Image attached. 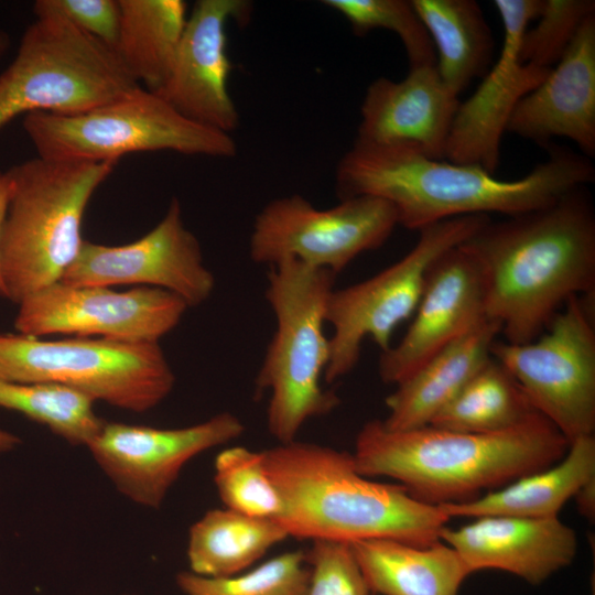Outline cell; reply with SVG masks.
<instances>
[{"instance_id": "cell-1", "label": "cell", "mask_w": 595, "mask_h": 595, "mask_svg": "<svg viewBox=\"0 0 595 595\" xmlns=\"http://www.w3.org/2000/svg\"><path fill=\"white\" fill-rule=\"evenodd\" d=\"M476 261L486 317L504 340L539 337L573 296L595 295V210L587 186L556 202L486 223L461 244Z\"/></svg>"}, {"instance_id": "cell-2", "label": "cell", "mask_w": 595, "mask_h": 595, "mask_svg": "<svg viewBox=\"0 0 595 595\" xmlns=\"http://www.w3.org/2000/svg\"><path fill=\"white\" fill-rule=\"evenodd\" d=\"M594 180L591 159L560 147L523 177L499 180L478 165L430 159L400 145L354 142L336 166L335 188L339 199L370 195L387 201L398 225L420 231L462 216L529 213Z\"/></svg>"}, {"instance_id": "cell-3", "label": "cell", "mask_w": 595, "mask_h": 595, "mask_svg": "<svg viewBox=\"0 0 595 595\" xmlns=\"http://www.w3.org/2000/svg\"><path fill=\"white\" fill-rule=\"evenodd\" d=\"M569 440L541 413L513 429L467 433L425 425L396 431L367 421L351 453L367 477H389L415 499L442 506L473 500L544 469L567 452Z\"/></svg>"}, {"instance_id": "cell-4", "label": "cell", "mask_w": 595, "mask_h": 595, "mask_svg": "<svg viewBox=\"0 0 595 595\" xmlns=\"http://www.w3.org/2000/svg\"><path fill=\"white\" fill-rule=\"evenodd\" d=\"M289 537L353 544L390 539L414 545L441 541L451 520L439 506L415 499L400 484L360 474L351 453L291 441L263 450Z\"/></svg>"}, {"instance_id": "cell-5", "label": "cell", "mask_w": 595, "mask_h": 595, "mask_svg": "<svg viewBox=\"0 0 595 595\" xmlns=\"http://www.w3.org/2000/svg\"><path fill=\"white\" fill-rule=\"evenodd\" d=\"M117 163L35 158L8 170L12 190L1 238L7 298L62 280L84 239L86 207Z\"/></svg>"}, {"instance_id": "cell-6", "label": "cell", "mask_w": 595, "mask_h": 595, "mask_svg": "<svg viewBox=\"0 0 595 595\" xmlns=\"http://www.w3.org/2000/svg\"><path fill=\"white\" fill-rule=\"evenodd\" d=\"M268 268L264 298L275 329L255 386L256 393H270L269 433L279 443H288L296 440L309 420L332 412L339 403L321 383L329 358L325 305L336 275L290 257Z\"/></svg>"}, {"instance_id": "cell-7", "label": "cell", "mask_w": 595, "mask_h": 595, "mask_svg": "<svg viewBox=\"0 0 595 595\" xmlns=\"http://www.w3.org/2000/svg\"><path fill=\"white\" fill-rule=\"evenodd\" d=\"M22 126L37 156L48 160L117 163L127 154L155 151L218 159L237 154L230 134L187 119L142 86L78 113L32 112Z\"/></svg>"}, {"instance_id": "cell-8", "label": "cell", "mask_w": 595, "mask_h": 595, "mask_svg": "<svg viewBox=\"0 0 595 595\" xmlns=\"http://www.w3.org/2000/svg\"><path fill=\"white\" fill-rule=\"evenodd\" d=\"M0 379L58 385L134 413L159 405L175 386L159 343L20 333H0Z\"/></svg>"}, {"instance_id": "cell-9", "label": "cell", "mask_w": 595, "mask_h": 595, "mask_svg": "<svg viewBox=\"0 0 595 595\" xmlns=\"http://www.w3.org/2000/svg\"><path fill=\"white\" fill-rule=\"evenodd\" d=\"M139 87L112 48L62 19L35 18L0 73V131L21 115L78 113Z\"/></svg>"}, {"instance_id": "cell-10", "label": "cell", "mask_w": 595, "mask_h": 595, "mask_svg": "<svg viewBox=\"0 0 595 595\" xmlns=\"http://www.w3.org/2000/svg\"><path fill=\"white\" fill-rule=\"evenodd\" d=\"M489 219L470 215L428 226L419 231L414 247L394 263L366 280L334 288L325 305V322L333 329L325 382L333 383L355 369L366 338L387 350L396 327L413 315L432 264Z\"/></svg>"}, {"instance_id": "cell-11", "label": "cell", "mask_w": 595, "mask_h": 595, "mask_svg": "<svg viewBox=\"0 0 595 595\" xmlns=\"http://www.w3.org/2000/svg\"><path fill=\"white\" fill-rule=\"evenodd\" d=\"M594 295L573 296L536 339H497L491 357L571 443L595 431Z\"/></svg>"}, {"instance_id": "cell-12", "label": "cell", "mask_w": 595, "mask_h": 595, "mask_svg": "<svg viewBox=\"0 0 595 595\" xmlns=\"http://www.w3.org/2000/svg\"><path fill=\"white\" fill-rule=\"evenodd\" d=\"M398 225L387 201L360 195L318 208L299 194L270 201L256 215L249 237V256L271 266L294 258L337 275L358 256L380 248Z\"/></svg>"}, {"instance_id": "cell-13", "label": "cell", "mask_w": 595, "mask_h": 595, "mask_svg": "<svg viewBox=\"0 0 595 595\" xmlns=\"http://www.w3.org/2000/svg\"><path fill=\"white\" fill-rule=\"evenodd\" d=\"M17 333L44 337L67 335L123 342L159 343L183 318L188 306L162 289L71 285L44 286L19 303Z\"/></svg>"}, {"instance_id": "cell-14", "label": "cell", "mask_w": 595, "mask_h": 595, "mask_svg": "<svg viewBox=\"0 0 595 595\" xmlns=\"http://www.w3.org/2000/svg\"><path fill=\"white\" fill-rule=\"evenodd\" d=\"M244 432L242 421L229 411L172 429L104 421L86 447L121 495L158 509L188 462Z\"/></svg>"}, {"instance_id": "cell-15", "label": "cell", "mask_w": 595, "mask_h": 595, "mask_svg": "<svg viewBox=\"0 0 595 595\" xmlns=\"http://www.w3.org/2000/svg\"><path fill=\"white\" fill-rule=\"evenodd\" d=\"M61 281L158 288L178 296L188 307L205 303L215 290V277L205 266L201 244L185 226L175 197L162 219L136 241L107 246L84 239Z\"/></svg>"}, {"instance_id": "cell-16", "label": "cell", "mask_w": 595, "mask_h": 595, "mask_svg": "<svg viewBox=\"0 0 595 595\" xmlns=\"http://www.w3.org/2000/svg\"><path fill=\"white\" fill-rule=\"evenodd\" d=\"M543 0H495L504 26V44L494 65L465 101H459L447 139L445 159L472 164L494 174L508 120L528 93L549 75L551 68L522 63L521 37L536 20Z\"/></svg>"}, {"instance_id": "cell-17", "label": "cell", "mask_w": 595, "mask_h": 595, "mask_svg": "<svg viewBox=\"0 0 595 595\" xmlns=\"http://www.w3.org/2000/svg\"><path fill=\"white\" fill-rule=\"evenodd\" d=\"M250 8L244 0H198L169 76L154 91L187 119L228 134L238 128L239 115L228 89L226 26L229 20L245 21Z\"/></svg>"}, {"instance_id": "cell-18", "label": "cell", "mask_w": 595, "mask_h": 595, "mask_svg": "<svg viewBox=\"0 0 595 595\" xmlns=\"http://www.w3.org/2000/svg\"><path fill=\"white\" fill-rule=\"evenodd\" d=\"M486 318L479 268L458 245L430 268L412 323L398 344L380 354V379L398 385Z\"/></svg>"}, {"instance_id": "cell-19", "label": "cell", "mask_w": 595, "mask_h": 595, "mask_svg": "<svg viewBox=\"0 0 595 595\" xmlns=\"http://www.w3.org/2000/svg\"><path fill=\"white\" fill-rule=\"evenodd\" d=\"M458 105L436 65L410 67L398 82L378 77L364 96L355 142L400 145L443 160Z\"/></svg>"}, {"instance_id": "cell-20", "label": "cell", "mask_w": 595, "mask_h": 595, "mask_svg": "<svg viewBox=\"0 0 595 595\" xmlns=\"http://www.w3.org/2000/svg\"><path fill=\"white\" fill-rule=\"evenodd\" d=\"M506 132L548 147L555 137L595 154V13L585 19L549 75L515 107Z\"/></svg>"}, {"instance_id": "cell-21", "label": "cell", "mask_w": 595, "mask_h": 595, "mask_svg": "<svg viewBox=\"0 0 595 595\" xmlns=\"http://www.w3.org/2000/svg\"><path fill=\"white\" fill-rule=\"evenodd\" d=\"M441 540L456 550L470 573L499 570L532 585L572 564L577 551L575 530L559 517L482 516L444 527Z\"/></svg>"}, {"instance_id": "cell-22", "label": "cell", "mask_w": 595, "mask_h": 595, "mask_svg": "<svg viewBox=\"0 0 595 595\" xmlns=\"http://www.w3.org/2000/svg\"><path fill=\"white\" fill-rule=\"evenodd\" d=\"M500 324L486 318L434 355L386 398V428L396 431L429 425L491 357Z\"/></svg>"}, {"instance_id": "cell-23", "label": "cell", "mask_w": 595, "mask_h": 595, "mask_svg": "<svg viewBox=\"0 0 595 595\" xmlns=\"http://www.w3.org/2000/svg\"><path fill=\"white\" fill-rule=\"evenodd\" d=\"M592 478H595L594 435L573 440L565 455L544 469L522 476L473 500L439 507L450 519L482 516L559 517L562 507Z\"/></svg>"}, {"instance_id": "cell-24", "label": "cell", "mask_w": 595, "mask_h": 595, "mask_svg": "<svg viewBox=\"0 0 595 595\" xmlns=\"http://www.w3.org/2000/svg\"><path fill=\"white\" fill-rule=\"evenodd\" d=\"M375 594L458 595L472 573L447 543L414 545L390 539L350 544Z\"/></svg>"}, {"instance_id": "cell-25", "label": "cell", "mask_w": 595, "mask_h": 595, "mask_svg": "<svg viewBox=\"0 0 595 595\" xmlns=\"http://www.w3.org/2000/svg\"><path fill=\"white\" fill-rule=\"evenodd\" d=\"M433 43L437 73L458 96L490 67L495 40L474 0H411Z\"/></svg>"}, {"instance_id": "cell-26", "label": "cell", "mask_w": 595, "mask_h": 595, "mask_svg": "<svg viewBox=\"0 0 595 595\" xmlns=\"http://www.w3.org/2000/svg\"><path fill=\"white\" fill-rule=\"evenodd\" d=\"M288 537L275 519L210 509L188 530L190 572L206 577L239 574Z\"/></svg>"}, {"instance_id": "cell-27", "label": "cell", "mask_w": 595, "mask_h": 595, "mask_svg": "<svg viewBox=\"0 0 595 595\" xmlns=\"http://www.w3.org/2000/svg\"><path fill=\"white\" fill-rule=\"evenodd\" d=\"M115 52L145 89L158 91L171 71L187 20L183 0H119Z\"/></svg>"}, {"instance_id": "cell-28", "label": "cell", "mask_w": 595, "mask_h": 595, "mask_svg": "<svg viewBox=\"0 0 595 595\" xmlns=\"http://www.w3.org/2000/svg\"><path fill=\"white\" fill-rule=\"evenodd\" d=\"M538 413L511 374L490 357L429 425L497 433L523 424Z\"/></svg>"}, {"instance_id": "cell-29", "label": "cell", "mask_w": 595, "mask_h": 595, "mask_svg": "<svg viewBox=\"0 0 595 595\" xmlns=\"http://www.w3.org/2000/svg\"><path fill=\"white\" fill-rule=\"evenodd\" d=\"M95 403L58 385L0 379L1 408L25 415L73 445L87 446L101 428L104 420L96 414Z\"/></svg>"}, {"instance_id": "cell-30", "label": "cell", "mask_w": 595, "mask_h": 595, "mask_svg": "<svg viewBox=\"0 0 595 595\" xmlns=\"http://www.w3.org/2000/svg\"><path fill=\"white\" fill-rule=\"evenodd\" d=\"M310 577L306 552L296 550L227 577L180 572L176 584L185 595H306Z\"/></svg>"}, {"instance_id": "cell-31", "label": "cell", "mask_w": 595, "mask_h": 595, "mask_svg": "<svg viewBox=\"0 0 595 595\" xmlns=\"http://www.w3.org/2000/svg\"><path fill=\"white\" fill-rule=\"evenodd\" d=\"M214 483L225 508L271 519L281 513L282 500L267 472L263 451L240 445L221 450L214 462Z\"/></svg>"}, {"instance_id": "cell-32", "label": "cell", "mask_w": 595, "mask_h": 595, "mask_svg": "<svg viewBox=\"0 0 595 595\" xmlns=\"http://www.w3.org/2000/svg\"><path fill=\"white\" fill-rule=\"evenodd\" d=\"M322 3L340 13L358 36L376 29L396 33L410 67L436 64L433 43L411 0H324Z\"/></svg>"}, {"instance_id": "cell-33", "label": "cell", "mask_w": 595, "mask_h": 595, "mask_svg": "<svg viewBox=\"0 0 595 595\" xmlns=\"http://www.w3.org/2000/svg\"><path fill=\"white\" fill-rule=\"evenodd\" d=\"M594 0H543L537 23L521 37L519 58L539 67H553L563 56L587 17Z\"/></svg>"}, {"instance_id": "cell-34", "label": "cell", "mask_w": 595, "mask_h": 595, "mask_svg": "<svg viewBox=\"0 0 595 595\" xmlns=\"http://www.w3.org/2000/svg\"><path fill=\"white\" fill-rule=\"evenodd\" d=\"M306 595H375L348 543L313 541Z\"/></svg>"}, {"instance_id": "cell-35", "label": "cell", "mask_w": 595, "mask_h": 595, "mask_svg": "<svg viewBox=\"0 0 595 595\" xmlns=\"http://www.w3.org/2000/svg\"><path fill=\"white\" fill-rule=\"evenodd\" d=\"M35 18H58L115 51L121 10L119 0H37Z\"/></svg>"}, {"instance_id": "cell-36", "label": "cell", "mask_w": 595, "mask_h": 595, "mask_svg": "<svg viewBox=\"0 0 595 595\" xmlns=\"http://www.w3.org/2000/svg\"><path fill=\"white\" fill-rule=\"evenodd\" d=\"M11 178L8 174V171H0V295L7 298L6 285L2 277V264H1V238L3 225L7 216V210L11 196Z\"/></svg>"}, {"instance_id": "cell-37", "label": "cell", "mask_w": 595, "mask_h": 595, "mask_svg": "<svg viewBox=\"0 0 595 595\" xmlns=\"http://www.w3.org/2000/svg\"><path fill=\"white\" fill-rule=\"evenodd\" d=\"M580 513L589 522L595 519V478L585 483L573 497Z\"/></svg>"}, {"instance_id": "cell-38", "label": "cell", "mask_w": 595, "mask_h": 595, "mask_svg": "<svg viewBox=\"0 0 595 595\" xmlns=\"http://www.w3.org/2000/svg\"><path fill=\"white\" fill-rule=\"evenodd\" d=\"M21 444V439L6 430L0 429V453H7Z\"/></svg>"}, {"instance_id": "cell-39", "label": "cell", "mask_w": 595, "mask_h": 595, "mask_svg": "<svg viewBox=\"0 0 595 595\" xmlns=\"http://www.w3.org/2000/svg\"><path fill=\"white\" fill-rule=\"evenodd\" d=\"M10 47V36L9 34L0 30V61L4 56V54L8 52Z\"/></svg>"}, {"instance_id": "cell-40", "label": "cell", "mask_w": 595, "mask_h": 595, "mask_svg": "<svg viewBox=\"0 0 595 595\" xmlns=\"http://www.w3.org/2000/svg\"><path fill=\"white\" fill-rule=\"evenodd\" d=\"M126 595H129V594H126Z\"/></svg>"}]
</instances>
